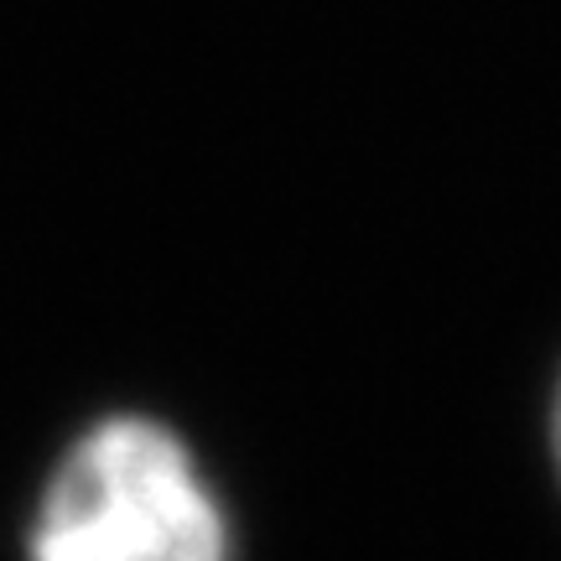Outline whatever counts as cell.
<instances>
[{
  "label": "cell",
  "instance_id": "7a4b0ae2",
  "mask_svg": "<svg viewBox=\"0 0 561 561\" xmlns=\"http://www.w3.org/2000/svg\"><path fill=\"white\" fill-rule=\"evenodd\" d=\"M551 432H557V462H561V390H557V421H551Z\"/></svg>",
  "mask_w": 561,
  "mask_h": 561
},
{
  "label": "cell",
  "instance_id": "6da1fadb",
  "mask_svg": "<svg viewBox=\"0 0 561 561\" xmlns=\"http://www.w3.org/2000/svg\"><path fill=\"white\" fill-rule=\"evenodd\" d=\"M32 561H229V530L193 453L157 421L115 416L53 473Z\"/></svg>",
  "mask_w": 561,
  "mask_h": 561
}]
</instances>
